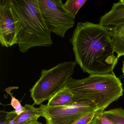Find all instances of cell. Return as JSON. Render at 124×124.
<instances>
[{
  "label": "cell",
  "mask_w": 124,
  "mask_h": 124,
  "mask_svg": "<svg viewBox=\"0 0 124 124\" xmlns=\"http://www.w3.org/2000/svg\"><path fill=\"white\" fill-rule=\"evenodd\" d=\"M114 47L115 51L117 54V59L122 56L124 55V44L114 46Z\"/></svg>",
  "instance_id": "ac0fdd59"
},
{
  "label": "cell",
  "mask_w": 124,
  "mask_h": 124,
  "mask_svg": "<svg viewBox=\"0 0 124 124\" xmlns=\"http://www.w3.org/2000/svg\"><path fill=\"white\" fill-rule=\"evenodd\" d=\"M26 124H42L41 123L38 121V120H34L29 122Z\"/></svg>",
  "instance_id": "d6986e66"
},
{
  "label": "cell",
  "mask_w": 124,
  "mask_h": 124,
  "mask_svg": "<svg viewBox=\"0 0 124 124\" xmlns=\"http://www.w3.org/2000/svg\"><path fill=\"white\" fill-rule=\"evenodd\" d=\"M16 20L19 51L35 47H49L53 42L42 16L38 0H11Z\"/></svg>",
  "instance_id": "7a4b0ae2"
},
{
  "label": "cell",
  "mask_w": 124,
  "mask_h": 124,
  "mask_svg": "<svg viewBox=\"0 0 124 124\" xmlns=\"http://www.w3.org/2000/svg\"><path fill=\"white\" fill-rule=\"evenodd\" d=\"M65 85L73 94L75 102L93 103L99 111H104L123 95L122 84L113 72L80 79L70 77Z\"/></svg>",
  "instance_id": "3957f363"
},
{
  "label": "cell",
  "mask_w": 124,
  "mask_h": 124,
  "mask_svg": "<svg viewBox=\"0 0 124 124\" xmlns=\"http://www.w3.org/2000/svg\"><path fill=\"white\" fill-rule=\"evenodd\" d=\"M104 114L109 118L118 124H124V109L122 108H116L104 111Z\"/></svg>",
  "instance_id": "4fadbf2b"
},
{
  "label": "cell",
  "mask_w": 124,
  "mask_h": 124,
  "mask_svg": "<svg viewBox=\"0 0 124 124\" xmlns=\"http://www.w3.org/2000/svg\"><path fill=\"white\" fill-rule=\"evenodd\" d=\"M114 46L124 44V24L109 28Z\"/></svg>",
  "instance_id": "8fae6325"
},
{
  "label": "cell",
  "mask_w": 124,
  "mask_h": 124,
  "mask_svg": "<svg viewBox=\"0 0 124 124\" xmlns=\"http://www.w3.org/2000/svg\"><path fill=\"white\" fill-rule=\"evenodd\" d=\"M98 110H95L85 114L76 120L71 124H91Z\"/></svg>",
  "instance_id": "9a60e30c"
},
{
  "label": "cell",
  "mask_w": 124,
  "mask_h": 124,
  "mask_svg": "<svg viewBox=\"0 0 124 124\" xmlns=\"http://www.w3.org/2000/svg\"><path fill=\"white\" fill-rule=\"evenodd\" d=\"M122 71L123 73L124 77V61L123 62V67L122 68Z\"/></svg>",
  "instance_id": "ffe728a7"
},
{
  "label": "cell",
  "mask_w": 124,
  "mask_h": 124,
  "mask_svg": "<svg viewBox=\"0 0 124 124\" xmlns=\"http://www.w3.org/2000/svg\"><path fill=\"white\" fill-rule=\"evenodd\" d=\"M87 0H67L64 4V8L75 18L79 10L83 6Z\"/></svg>",
  "instance_id": "7c38bea8"
},
{
  "label": "cell",
  "mask_w": 124,
  "mask_h": 124,
  "mask_svg": "<svg viewBox=\"0 0 124 124\" xmlns=\"http://www.w3.org/2000/svg\"><path fill=\"white\" fill-rule=\"evenodd\" d=\"M13 112L14 110L9 112L0 111V124H10Z\"/></svg>",
  "instance_id": "e0dca14e"
},
{
  "label": "cell",
  "mask_w": 124,
  "mask_h": 124,
  "mask_svg": "<svg viewBox=\"0 0 124 124\" xmlns=\"http://www.w3.org/2000/svg\"><path fill=\"white\" fill-rule=\"evenodd\" d=\"M99 24L106 27L124 24V0L114 3L111 10L101 17Z\"/></svg>",
  "instance_id": "ba28073f"
},
{
  "label": "cell",
  "mask_w": 124,
  "mask_h": 124,
  "mask_svg": "<svg viewBox=\"0 0 124 124\" xmlns=\"http://www.w3.org/2000/svg\"><path fill=\"white\" fill-rule=\"evenodd\" d=\"M11 97V105L14 108L15 111L17 115H19L24 111V107L22 106L20 101L16 99L10 92L8 93Z\"/></svg>",
  "instance_id": "2e32d148"
},
{
  "label": "cell",
  "mask_w": 124,
  "mask_h": 124,
  "mask_svg": "<svg viewBox=\"0 0 124 124\" xmlns=\"http://www.w3.org/2000/svg\"><path fill=\"white\" fill-rule=\"evenodd\" d=\"M47 104L51 107L69 106L74 104V95L66 85L48 100Z\"/></svg>",
  "instance_id": "9c48e42d"
},
{
  "label": "cell",
  "mask_w": 124,
  "mask_h": 124,
  "mask_svg": "<svg viewBox=\"0 0 124 124\" xmlns=\"http://www.w3.org/2000/svg\"><path fill=\"white\" fill-rule=\"evenodd\" d=\"M104 111H97L91 124H118L105 115Z\"/></svg>",
  "instance_id": "5bb4252c"
},
{
  "label": "cell",
  "mask_w": 124,
  "mask_h": 124,
  "mask_svg": "<svg viewBox=\"0 0 124 124\" xmlns=\"http://www.w3.org/2000/svg\"><path fill=\"white\" fill-rule=\"evenodd\" d=\"M38 109L40 116L45 118L46 124H71L85 114L98 110L94 104L87 102L56 107L41 104Z\"/></svg>",
  "instance_id": "8992f818"
},
{
  "label": "cell",
  "mask_w": 124,
  "mask_h": 124,
  "mask_svg": "<svg viewBox=\"0 0 124 124\" xmlns=\"http://www.w3.org/2000/svg\"><path fill=\"white\" fill-rule=\"evenodd\" d=\"M109 27L85 22L78 23L70 41L76 63L90 75L113 72L118 59Z\"/></svg>",
  "instance_id": "6da1fadb"
},
{
  "label": "cell",
  "mask_w": 124,
  "mask_h": 124,
  "mask_svg": "<svg viewBox=\"0 0 124 124\" xmlns=\"http://www.w3.org/2000/svg\"><path fill=\"white\" fill-rule=\"evenodd\" d=\"M76 64L75 61L66 62L42 70L39 79L30 90L33 105H40L61 90L73 74Z\"/></svg>",
  "instance_id": "277c9868"
},
{
  "label": "cell",
  "mask_w": 124,
  "mask_h": 124,
  "mask_svg": "<svg viewBox=\"0 0 124 124\" xmlns=\"http://www.w3.org/2000/svg\"><path fill=\"white\" fill-rule=\"evenodd\" d=\"M0 42L7 48L18 43L17 24L11 0H0Z\"/></svg>",
  "instance_id": "52a82bcc"
},
{
  "label": "cell",
  "mask_w": 124,
  "mask_h": 124,
  "mask_svg": "<svg viewBox=\"0 0 124 124\" xmlns=\"http://www.w3.org/2000/svg\"><path fill=\"white\" fill-rule=\"evenodd\" d=\"M42 16L51 32L62 38L74 26L75 18L64 8L61 0H38Z\"/></svg>",
  "instance_id": "5b68a950"
},
{
  "label": "cell",
  "mask_w": 124,
  "mask_h": 124,
  "mask_svg": "<svg viewBox=\"0 0 124 124\" xmlns=\"http://www.w3.org/2000/svg\"><path fill=\"white\" fill-rule=\"evenodd\" d=\"M24 107V111L19 115H17L14 110L10 124H26L32 120H38L40 116L38 108L35 107L34 105L27 104Z\"/></svg>",
  "instance_id": "30bf717a"
}]
</instances>
